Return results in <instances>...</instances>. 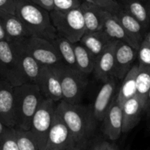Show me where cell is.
I'll use <instances>...</instances> for the list:
<instances>
[{"instance_id":"cell-25","label":"cell","mask_w":150,"mask_h":150,"mask_svg":"<svg viewBox=\"0 0 150 150\" xmlns=\"http://www.w3.org/2000/svg\"><path fill=\"white\" fill-rule=\"evenodd\" d=\"M73 46L78 70L87 75L93 73L96 58L80 42L73 43Z\"/></svg>"},{"instance_id":"cell-40","label":"cell","mask_w":150,"mask_h":150,"mask_svg":"<svg viewBox=\"0 0 150 150\" xmlns=\"http://www.w3.org/2000/svg\"><path fill=\"white\" fill-rule=\"evenodd\" d=\"M144 40H146L150 44V28L146 32V34H145L144 36Z\"/></svg>"},{"instance_id":"cell-21","label":"cell","mask_w":150,"mask_h":150,"mask_svg":"<svg viewBox=\"0 0 150 150\" xmlns=\"http://www.w3.org/2000/svg\"><path fill=\"white\" fill-rule=\"evenodd\" d=\"M112 40L103 29L86 32L79 42L95 57H98L112 42Z\"/></svg>"},{"instance_id":"cell-6","label":"cell","mask_w":150,"mask_h":150,"mask_svg":"<svg viewBox=\"0 0 150 150\" xmlns=\"http://www.w3.org/2000/svg\"><path fill=\"white\" fill-rule=\"evenodd\" d=\"M57 103L44 98L32 120L30 132L40 150H45L48 133L52 125Z\"/></svg>"},{"instance_id":"cell-38","label":"cell","mask_w":150,"mask_h":150,"mask_svg":"<svg viewBox=\"0 0 150 150\" xmlns=\"http://www.w3.org/2000/svg\"><path fill=\"white\" fill-rule=\"evenodd\" d=\"M105 150H120L119 146L116 144L115 143H113V142H107L106 145V149Z\"/></svg>"},{"instance_id":"cell-37","label":"cell","mask_w":150,"mask_h":150,"mask_svg":"<svg viewBox=\"0 0 150 150\" xmlns=\"http://www.w3.org/2000/svg\"><path fill=\"white\" fill-rule=\"evenodd\" d=\"M144 113L146 114L147 117L150 118V89H149V93H148V96H147V99H146V105H145Z\"/></svg>"},{"instance_id":"cell-3","label":"cell","mask_w":150,"mask_h":150,"mask_svg":"<svg viewBox=\"0 0 150 150\" xmlns=\"http://www.w3.org/2000/svg\"><path fill=\"white\" fill-rule=\"evenodd\" d=\"M43 98L37 83H25L15 86V128L30 130L32 118Z\"/></svg>"},{"instance_id":"cell-28","label":"cell","mask_w":150,"mask_h":150,"mask_svg":"<svg viewBox=\"0 0 150 150\" xmlns=\"http://www.w3.org/2000/svg\"><path fill=\"white\" fill-rule=\"evenodd\" d=\"M16 136L19 150H40L30 130L16 128Z\"/></svg>"},{"instance_id":"cell-41","label":"cell","mask_w":150,"mask_h":150,"mask_svg":"<svg viewBox=\"0 0 150 150\" xmlns=\"http://www.w3.org/2000/svg\"><path fill=\"white\" fill-rule=\"evenodd\" d=\"M58 150H81V149L77 147H68V148H65V149H58Z\"/></svg>"},{"instance_id":"cell-32","label":"cell","mask_w":150,"mask_h":150,"mask_svg":"<svg viewBox=\"0 0 150 150\" xmlns=\"http://www.w3.org/2000/svg\"><path fill=\"white\" fill-rule=\"evenodd\" d=\"M99 6L111 13H114L120 7L117 0H83Z\"/></svg>"},{"instance_id":"cell-34","label":"cell","mask_w":150,"mask_h":150,"mask_svg":"<svg viewBox=\"0 0 150 150\" xmlns=\"http://www.w3.org/2000/svg\"><path fill=\"white\" fill-rule=\"evenodd\" d=\"M32 2L35 3L38 5L43 7L48 11L51 12V10H54V0H30Z\"/></svg>"},{"instance_id":"cell-8","label":"cell","mask_w":150,"mask_h":150,"mask_svg":"<svg viewBox=\"0 0 150 150\" xmlns=\"http://www.w3.org/2000/svg\"><path fill=\"white\" fill-rule=\"evenodd\" d=\"M21 41L28 52L42 65L54 67L63 63L52 41L35 36L21 39Z\"/></svg>"},{"instance_id":"cell-39","label":"cell","mask_w":150,"mask_h":150,"mask_svg":"<svg viewBox=\"0 0 150 150\" xmlns=\"http://www.w3.org/2000/svg\"><path fill=\"white\" fill-rule=\"evenodd\" d=\"M7 127H6V126L1 122V120H0V138H1V136H2V135L4 134V132H5V130H7Z\"/></svg>"},{"instance_id":"cell-14","label":"cell","mask_w":150,"mask_h":150,"mask_svg":"<svg viewBox=\"0 0 150 150\" xmlns=\"http://www.w3.org/2000/svg\"><path fill=\"white\" fill-rule=\"evenodd\" d=\"M14 87L11 83L0 78V120L8 127H16Z\"/></svg>"},{"instance_id":"cell-10","label":"cell","mask_w":150,"mask_h":150,"mask_svg":"<svg viewBox=\"0 0 150 150\" xmlns=\"http://www.w3.org/2000/svg\"><path fill=\"white\" fill-rule=\"evenodd\" d=\"M10 42L14 48L26 82L37 83L42 65L28 52L21 40H16Z\"/></svg>"},{"instance_id":"cell-19","label":"cell","mask_w":150,"mask_h":150,"mask_svg":"<svg viewBox=\"0 0 150 150\" xmlns=\"http://www.w3.org/2000/svg\"><path fill=\"white\" fill-rule=\"evenodd\" d=\"M0 18L8 41L24 39L31 36L23 22L15 13L0 10Z\"/></svg>"},{"instance_id":"cell-2","label":"cell","mask_w":150,"mask_h":150,"mask_svg":"<svg viewBox=\"0 0 150 150\" xmlns=\"http://www.w3.org/2000/svg\"><path fill=\"white\" fill-rule=\"evenodd\" d=\"M15 14L23 22L31 36L53 41L58 35L50 12L30 0H16Z\"/></svg>"},{"instance_id":"cell-12","label":"cell","mask_w":150,"mask_h":150,"mask_svg":"<svg viewBox=\"0 0 150 150\" xmlns=\"http://www.w3.org/2000/svg\"><path fill=\"white\" fill-rule=\"evenodd\" d=\"M137 59V49L127 42L117 41L114 54V76L122 81Z\"/></svg>"},{"instance_id":"cell-4","label":"cell","mask_w":150,"mask_h":150,"mask_svg":"<svg viewBox=\"0 0 150 150\" xmlns=\"http://www.w3.org/2000/svg\"><path fill=\"white\" fill-rule=\"evenodd\" d=\"M59 79L62 90V100L71 104L81 103L88 86V75L61 63L52 67Z\"/></svg>"},{"instance_id":"cell-31","label":"cell","mask_w":150,"mask_h":150,"mask_svg":"<svg viewBox=\"0 0 150 150\" xmlns=\"http://www.w3.org/2000/svg\"><path fill=\"white\" fill-rule=\"evenodd\" d=\"M81 3V0H54V10L64 13L79 7Z\"/></svg>"},{"instance_id":"cell-20","label":"cell","mask_w":150,"mask_h":150,"mask_svg":"<svg viewBox=\"0 0 150 150\" xmlns=\"http://www.w3.org/2000/svg\"><path fill=\"white\" fill-rule=\"evenodd\" d=\"M86 32H95L103 29L106 10L99 6L83 1L81 4Z\"/></svg>"},{"instance_id":"cell-42","label":"cell","mask_w":150,"mask_h":150,"mask_svg":"<svg viewBox=\"0 0 150 150\" xmlns=\"http://www.w3.org/2000/svg\"><path fill=\"white\" fill-rule=\"evenodd\" d=\"M145 1H146V4H147L148 7H149V12H150V0H145Z\"/></svg>"},{"instance_id":"cell-17","label":"cell","mask_w":150,"mask_h":150,"mask_svg":"<svg viewBox=\"0 0 150 150\" xmlns=\"http://www.w3.org/2000/svg\"><path fill=\"white\" fill-rule=\"evenodd\" d=\"M117 42V40H113L106 49L96 58L94 76L97 80L103 83L114 76V54Z\"/></svg>"},{"instance_id":"cell-22","label":"cell","mask_w":150,"mask_h":150,"mask_svg":"<svg viewBox=\"0 0 150 150\" xmlns=\"http://www.w3.org/2000/svg\"><path fill=\"white\" fill-rule=\"evenodd\" d=\"M120 7L137 19L146 31L150 28V12L145 0H117Z\"/></svg>"},{"instance_id":"cell-24","label":"cell","mask_w":150,"mask_h":150,"mask_svg":"<svg viewBox=\"0 0 150 150\" xmlns=\"http://www.w3.org/2000/svg\"><path fill=\"white\" fill-rule=\"evenodd\" d=\"M139 71V63H135L130 71L122 80V84L117 96L120 105L136 95V76Z\"/></svg>"},{"instance_id":"cell-18","label":"cell","mask_w":150,"mask_h":150,"mask_svg":"<svg viewBox=\"0 0 150 150\" xmlns=\"http://www.w3.org/2000/svg\"><path fill=\"white\" fill-rule=\"evenodd\" d=\"M111 14L114 15L121 23L127 35L134 42L136 48L137 49L142 41L144 39L145 34L146 32L143 25L137 19L125 11L121 7Z\"/></svg>"},{"instance_id":"cell-7","label":"cell","mask_w":150,"mask_h":150,"mask_svg":"<svg viewBox=\"0 0 150 150\" xmlns=\"http://www.w3.org/2000/svg\"><path fill=\"white\" fill-rule=\"evenodd\" d=\"M0 78L15 86L26 83L14 48L8 40L0 41Z\"/></svg>"},{"instance_id":"cell-36","label":"cell","mask_w":150,"mask_h":150,"mask_svg":"<svg viewBox=\"0 0 150 150\" xmlns=\"http://www.w3.org/2000/svg\"><path fill=\"white\" fill-rule=\"evenodd\" d=\"M3 40H8V38H7V34L4 29V26H3V23L0 18V41Z\"/></svg>"},{"instance_id":"cell-27","label":"cell","mask_w":150,"mask_h":150,"mask_svg":"<svg viewBox=\"0 0 150 150\" xmlns=\"http://www.w3.org/2000/svg\"><path fill=\"white\" fill-rule=\"evenodd\" d=\"M149 89L150 66L139 64V71L136 76V95L143 103L144 108Z\"/></svg>"},{"instance_id":"cell-35","label":"cell","mask_w":150,"mask_h":150,"mask_svg":"<svg viewBox=\"0 0 150 150\" xmlns=\"http://www.w3.org/2000/svg\"><path fill=\"white\" fill-rule=\"evenodd\" d=\"M108 141H98L96 143L94 144L91 150H105L106 149V145Z\"/></svg>"},{"instance_id":"cell-30","label":"cell","mask_w":150,"mask_h":150,"mask_svg":"<svg viewBox=\"0 0 150 150\" xmlns=\"http://www.w3.org/2000/svg\"><path fill=\"white\" fill-rule=\"evenodd\" d=\"M137 60L139 64L150 66V44L144 39L137 48Z\"/></svg>"},{"instance_id":"cell-26","label":"cell","mask_w":150,"mask_h":150,"mask_svg":"<svg viewBox=\"0 0 150 150\" xmlns=\"http://www.w3.org/2000/svg\"><path fill=\"white\" fill-rule=\"evenodd\" d=\"M52 42L57 48L63 63L72 68L77 69L76 54L73 42L59 35H57Z\"/></svg>"},{"instance_id":"cell-11","label":"cell","mask_w":150,"mask_h":150,"mask_svg":"<svg viewBox=\"0 0 150 150\" xmlns=\"http://www.w3.org/2000/svg\"><path fill=\"white\" fill-rule=\"evenodd\" d=\"M101 123L103 133L108 140L115 142L120 139L122 133V111L117 96L113 99Z\"/></svg>"},{"instance_id":"cell-15","label":"cell","mask_w":150,"mask_h":150,"mask_svg":"<svg viewBox=\"0 0 150 150\" xmlns=\"http://www.w3.org/2000/svg\"><path fill=\"white\" fill-rule=\"evenodd\" d=\"M117 81L115 76H112L106 81L103 82V84L95 98L92 108L94 117L98 122L103 121L105 113L115 97L114 94L117 89Z\"/></svg>"},{"instance_id":"cell-5","label":"cell","mask_w":150,"mask_h":150,"mask_svg":"<svg viewBox=\"0 0 150 150\" xmlns=\"http://www.w3.org/2000/svg\"><path fill=\"white\" fill-rule=\"evenodd\" d=\"M53 24L58 35L70 42H79L86 32L81 6L67 12L53 10L50 12Z\"/></svg>"},{"instance_id":"cell-9","label":"cell","mask_w":150,"mask_h":150,"mask_svg":"<svg viewBox=\"0 0 150 150\" xmlns=\"http://www.w3.org/2000/svg\"><path fill=\"white\" fill-rule=\"evenodd\" d=\"M68 147L77 146L70 129L56 109L45 150H58Z\"/></svg>"},{"instance_id":"cell-1","label":"cell","mask_w":150,"mask_h":150,"mask_svg":"<svg viewBox=\"0 0 150 150\" xmlns=\"http://www.w3.org/2000/svg\"><path fill=\"white\" fill-rule=\"evenodd\" d=\"M57 111L70 129L76 146L81 150L86 149L98 123L92 107L61 100L57 103Z\"/></svg>"},{"instance_id":"cell-13","label":"cell","mask_w":150,"mask_h":150,"mask_svg":"<svg viewBox=\"0 0 150 150\" xmlns=\"http://www.w3.org/2000/svg\"><path fill=\"white\" fill-rule=\"evenodd\" d=\"M37 84L39 86L44 98L55 103L62 100L61 83L52 67L42 65Z\"/></svg>"},{"instance_id":"cell-29","label":"cell","mask_w":150,"mask_h":150,"mask_svg":"<svg viewBox=\"0 0 150 150\" xmlns=\"http://www.w3.org/2000/svg\"><path fill=\"white\" fill-rule=\"evenodd\" d=\"M0 150H19L15 127H7L0 138Z\"/></svg>"},{"instance_id":"cell-23","label":"cell","mask_w":150,"mask_h":150,"mask_svg":"<svg viewBox=\"0 0 150 150\" xmlns=\"http://www.w3.org/2000/svg\"><path fill=\"white\" fill-rule=\"evenodd\" d=\"M103 30L112 40L122 41V42H127L129 45L136 48L134 42L127 35L121 23L114 15L108 11L105 13Z\"/></svg>"},{"instance_id":"cell-33","label":"cell","mask_w":150,"mask_h":150,"mask_svg":"<svg viewBox=\"0 0 150 150\" xmlns=\"http://www.w3.org/2000/svg\"><path fill=\"white\" fill-rule=\"evenodd\" d=\"M16 0H0V10L15 13Z\"/></svg>"},{"instance_id":"cell-16","label":"cell","mask_w":150,"mask_h":150,"mask_svg":"<svg viewBox=\"0 0 150 150\" xmlns=\"http://www.w3.org/2000/svg\"><path fill=\"white\" fill-rule=\"evenodd\" d=\"M122 133L131 131L141 121L144 113V105L140 98L135 95L122 105Z\"/></svg>"}]
</instances>
